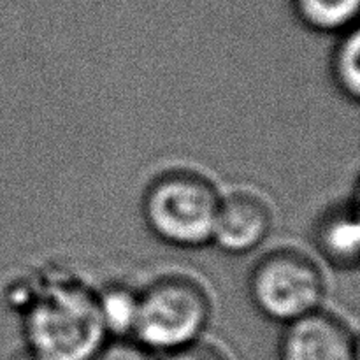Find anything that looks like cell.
<instances>
[{
	"mask_svg": "<svg viewBox=\"0 0 360 360\" xmlns=\"http://www.w3.org/2000/svg\"><path fill=\"white\" fill-rule=\"evenodd\" d=\"M221 195L217 186L190 169L162 172L148 185L143 217L162 241L181 248L211 243Z\"/></svg>",
	"mask_w": 360,
	"mask_h": 360,
	"instance_id": "7a4b0ae2",
	"label": "cell"
},
{
	"mask_svg": "<svg viewBox=\"0 0 360 360\" xmlns=\"http://www.w3.org/2000/svg\"><path fill=\"white\" fill-rule=\"evenodd\" d=\"M315 248L330 266L350 271L359 266L360 225L357 199L330 206L313 227Z\"/></svg>",
	"mask_w": 360,
	"mask_h": 360,
	"instance_id": "52a82bcc",
	"label": "cell"
},
{
	"mask_svg": "<svg viewBox=\"0 0 360 360\" xmlns=\"http://www.w3.org/2000/svg\"><path fill=\"white\" fill-rule=\"evenodd\" d=\"M340 41L334 46L330 56V76L334 84L345 97L359 101L360 97V34L359 28L340 34Z\"/></svg>",
	"mask_w": 360,
	"mask_h": 360,
	"instance_id": "9c48e42d",
	"label": "cell"
},
{
	"mask_svg": "<svg viewBox=\"0 0 360 360\" xmlns=\"http://www.w3.org/2000/svg\"><path fill=\"white\" fill-rule=\"evenodd\" d=\"M23 330L39 360H90L108 338L97 294L76 281L39 292L25 309Z\"/></svg>",
	"mask_w": 360,
	"mask_h": 360,
	"instance_id": "6da1fadb",
	"label": "cell"
},
{
	"mask_svg": "<svg viewBox=\"0 0 360 360\" xmlns=\"http://www.w3.org/2000/svg\"><path fill=\"white\" fill-rule=\"evenodd\" d=\"M97 302L105 333L115 334V336L132 334L137 292L125 287H109L102 294H97Z\"/></svg>",
	"mask_w": 360,
	"mask_h": 360,
	"instance_id": "30bf717a",
	"label": "cell"
},
{
	"mask_svg": "<svg viewBox=\"0 0 360 360\" xmlns=\"http://www.w3.org/2000/svg\"><path fill=\"white\" fill-rule=\"evenodd\" d=\"M295 18L320 34H343L355 27L360 0H290Z\"/></svg>",
	"mask_w": 360,
	"mask_h": 360,
	"instance_id": "ba28073f",
	"label": "cell"
},
{
	"mask_svg": "<svg viewBox=\"0 0 360 360\" xmlns=\"http://www.w3.org/2000/svg\"><path fill=\"white\" fill-rule=\"evenodd\" d=\"M9 360H39V359L35 357L30 350H27V348H25V350L16 352V354H14Z\"/></svg>",
	"mask_w": 360,
	"mask_h": 360,
	"instance_id": "4fadbf2b",
	"label": "cell"
},
{
	"mask_svg": "<svg viewBox=\"0 0 360 360\" xmlns=\"http://www.w3.org/2000/svg\"><path fill=\"white\" fill-rule=\"evenodd\" d=\"M90 360H157L151 350L137 341L116 340L102 345L101 350Z\"/></svg>",
	"mask_w": 360,
	"mask_h": 360,
	"instance_id": "8fae6325",
	"label": "cell"
},
{
	"mask_svg": "<svg viewBox=\"0 0 360 360\" xmlns=\"http://www.w3.org/2000/svg\"><path fill=\"white\" fill-rule=\"evenodd\" d=\"M278 360H359L354 330L329 311H316L285 323Z\"/></svg>",
	"mask_w": 360,
	"mask_h": 360,
	"instance_id": "5b68a950",
	"label": "cell"
},
{
	"mask_svg": "<svg viewBox=\"0 0 360 360\" xmlns=\"http://www.w3.org/2000/svg\"><path fill=\"white\" fill-rule=\"evenodd\" d=\"M211 316L202 285L183 274H167L137 292L134 338L148 350L171 352L199 340Z\"/></svg>",
	"mask_w": 360,
	"mask_h": 360,
	"instance_id": "3957f363",
	"label": "cell"
},
{
	"mask_svg": "<svg viewBox=\"0 0 360 360\" xmlns=\"http://www.w3.org/2000/svg\"><path fill=\"white\" fill-rule=\"evenodd\" d=\"M273 227V213L266 200L253 192L239 190L221 197L211 243L232 255L259 248Z\"/></svg>",
	"mask_w": 360,
	"mask_h": 360,
	"instance_id": "8992f818",
	"label": "cell"
},
{
	"mask_svg": "<svg viewBox=\"0 0 360 360\" xmlns=\"http://www.w3.org/2000/svg\"><path fill=\"white\" fill-rule=\"evenodd\" d=\"M164 360H229L224 350L211 343L197 340L193 343L167 352Z\"/></svg>",
	"mask_w": 360,
	"mask_h": 360,
	"instance_id": "7c38bea8",
	"label": "cell"
},
{
	"mask_svg": "<svg viewBox=\"0 0 360 360\" xmlns=\"http://www.w3.org/2000/svg\"><path fill=\"white\" fill-rule=\"evenodd\" d=\"M250 299L264 316L290 323L320 309L326 281L319 264L295 248L273 250L252 269Z\"/></svg>",
	"mask_w": 360,
	"mask_h": 360,
	"instance_id": "277c9868",
	"label": "cell"
}]
</instances>
